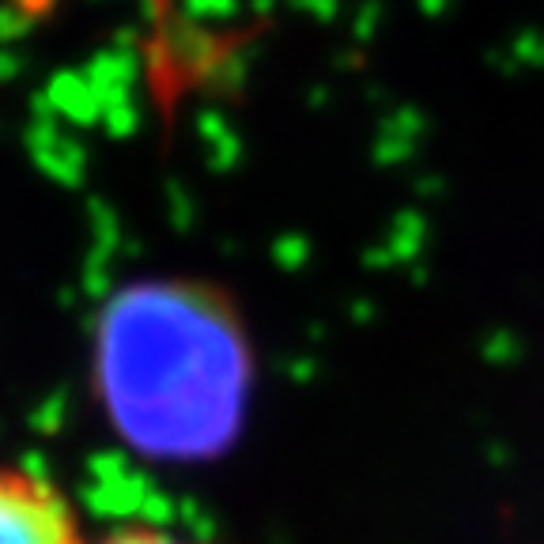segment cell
<instances>
[{
	"instance_id": "cell-1",
	"label": "cell",
	"mask_w": 544,
	"mask_h": 544,
	"mask_svg": "<svg viewBox=\"0 0 544 544\" xmlns=\"http://www.w3.org/2000/svg\"><path fill=\"white\" fill-rule=\"evenodd\" d=\"M250 356L235 310L193 280L136 284L106 306L95 386L148 458H201L235 435Z\"/></svg>"
},
{
	"instance_id": "cell-2",
	"label": "cell",
	"mask_w": 544,
	"mask_h": 544,
	"mask_svg": "<svg viewBox=\"0 0 544 544\" xmlns=\"http://www.w3.org/2000/svg\"><path fill=\"white\" fill-rule=\"evenodd\" d=\"M0 544H91V533L57 480L0 461Z\"/></svg>"
},
{
	"instance_id": "cell-3",
	"label": "cell",
	"mask_w": 544,
	"mask_h": 544,
	"mask_svg": "<svg viewBox=\"0 0 544 544\" xmlns=\"http://www.w3.org/2000/svg\"><path fill=\"white\" fill-rule=\"evenodd\" d=\"M91 544H204V541H193L186 533H174V529H163V526L129 522V526H114V529H106V533H95Z\"/></svg>"
}]
</instances>
